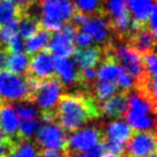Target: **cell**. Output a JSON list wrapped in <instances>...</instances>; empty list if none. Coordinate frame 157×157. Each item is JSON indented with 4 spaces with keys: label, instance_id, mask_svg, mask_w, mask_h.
<instances>
[{
    "label": "cell",
    "instance_id": "cell-1",
    "mask_svg": "<svg viewBox=\"0 0 157 157\" xmlns=\"http://www.w3.org/2000/svg\"><path fill=\"white\" fill-rule=\"evenodd\" d=\"M100 117L99 107L90 92L62 94L55 108V122L67 132H74Z\"/></svg>",
    "mask_w": 157,
    "mask_h": 157
},
{
    "label": "cell",
    "instance_id": "cell-2",
    "mask_svg": "<svg viewBox=\"0 0 157 157\" xmlns=\"http://www.w3.org/2000/svg\"><path fill=\"white\" fill-rule=\"evenodd\" d=\"M156 99L141 88L127 91V108L124 116L128 125L135 131H155Z\"/></svg>",
    "mask_w": 157,
    "mask_h": 157
},
{
    "label": "cell",
    "instance_id": "cell-3",
    "mask_svg": "<svg viewBox=\"0 0 157 157\" xmlns=\"http://www.w3.org/2000/svg\"><path fill=\"white\" fill-rule=\"evenodd\" d=\"M38 82L29 75L22 76L6 69L0 70V100L2 102H30Z\"/></svg>",
    "mask_w": 157,
    "mask_h": 157
},
{
    "label": "cell",
    "instance_id": "cell-4",
    "mask_svg": "<svg viewBox=\"0 0 157 157\" xmlns=\"http://www.w3.org/2000/svg\"><path fill=\"white\" fill-rule=\"evenodd\" d=\"M38 4L40 26L51 32H55L63 24L69 22L76 12L71 0H41Z\"/></svg>",
    "mask_w": 157,
    "mask_h": 157
},
{
    "label": "cell",
    "instance_id": "cell-5",
    "mask_svg": "<svg viewBox=\"0 0 157 157\" xmlns=\"http://www.w3.org/2000/svg\"><path fill=\"white\" fill-rule=\"evenodd\" d=\"M63 92V85L60 79L53 76L39 80L32 93L29 103H33L41 113L55 111L57 102Z\"/></svg>",
    "mask_w": 157,
    "mask_h": 157
},
{
    "label": "cell",
    "instance_id": "cell-6",
    "mask_svg": "<svg viewBox=\"0 0 157 157\" xmlns=\"http://www.w3.org/2000/svg\"><path fill=\"white\" fill-rule=\"evenodd\" d=\"M67 136L66 130L54 122L40 124L39 128L36 132V144L43 149H53V150H67Z\"/></svg>",
    "mask_w": 157,
    "mask_h": 157
},
{
    "label": "cell",
    "instance_id": "cell-7",
    "mask_svg": "<svg viewBox=\"0 0 157 157\" xmlns=\"http://www.w3.org/2000/svg\"><path fill=\"white\" fill-rule=\"evenodd\" d=\"M102 141H103L102 128L96 126H90L85 128L80 127L72 132L68 138L67 150L72 153H85Z\"/></svg>",
    "mask_w": 157,
    "mask_h": 157
},
{
    "label": "cell",
    "instance_id": "cell-8",
    "mask_svg": "<svg viewBox=\"0 0 157 157\" xmlns=\"http://www.w3.org/2000/svg\"><path fill=\"white\" fill-rule=\"evenodd\" d=\"M77 28L72 23H66L51 36L47 45L48 52L57 57L71 56L75 52V35Z\"/></svg>",
    "mask_w": 157,
    "mask_h": 157
},
{
    "label": "cell",
    "instance_id": "cell-9",
    "mask_svg": "<svg viewBox=\"0 0 157 157\" xmlns=\"http://www.w3.org/2000/svg\"><path fill=\"white\" fill-rule=\"evenodd\" d=\"M80 29L91 37L92 41L96 44H102V46L118 37L105 14L91 15Z\"/></svg>",
    "mask_w": 157,
    "mask_h": 157
},
{
    "label": "cell",
    "instance_id": "cell-10",
    "mask_svg": "<svg viewBox=\"0 0 157 157\" xmlns=\"http://www.w3.org/2000/svg\"><path fill=\"white\" fill-rule=\"evenodd\" d=\"M124 157H147L156 153V134L155 131L132 132L127 140Z\"/></svg>",
    "mask_w": 157,
    "mask_h": 157
},
{
    "label": "cell",
    "instance_id": "cell-11",
    "mask_svg": "<svg viewBox=\"0 0 157 157\" xmlns=\"http://www.w3.org/2000/svg\"><path fill=\"white\" fill-rule=\"evenodd\" d=\"M54 57L48 51H40L35 53V55L30 59L28 74L32 78L37 80L47 79L54 76Z\"/></svg>",
    "mask_w": 157,
    "mask_h": 157
},
{
    "label": "cell",
    "instance_id": "cell-12",
    "mask_svg": "<svg viewBox=\"0 0 157 157\" xmlns=\"http://www.w3.org/2000/svg\"><path fill=\"white\" fill-rule=\"evenodd\" d=\"M54 70L63 86L79 85V68L74 59L54 57Z\"/></svg>",
    "mask_w": 157,
    "mask_h": 157
},
{
    "label": "cell",
    "instance_id": "cell-13",
    "mask_svg": "<svg viewBox=\"0 0 157 157\" xmlns=\"http://www.w3.org/2000/svg\"><path fill=\"white\" fill-rule=\"evenodd\" d=\"M125 41L131 45L140 54H146L149 52H154L156 35L149 29L147 24H144L127 36L125 38Z\"/></svg>",
    "mask_w": 157,
    "mask_h": 157
},
{
    "label": "cell",
    "instance_id": "cell-14",
    "mask_svg": "<svg viewBox=\"0 0 157 157\" xmlns=\"http://www.w3.org/2000/svg\"><path fill=\"white\" fill-rule=\"evenodd\" d=\"M127 108V91H122L116 93L108 100L99 105L100 116L105 118L117 119L122 118Z\"/></svg>",
    "mask_w": 157,
    "mask_h": 157
},
{
    "label": "cell",
    "instance_id": "cell-15",
    "mask_svg": "<svg viewBox=\"0 0 157 157\" xmlns=\"http://www.w3.org/2000/svg\"><path fill=\"white\" fill-rule=\"evenodd\" d=\"M74 60L79 69L85 68H94L98 66L105 56L103 46L95 45V46H87V47L75 49Z\"/></svg>",
    "mask_w": 157,
    "mask_h": 157
},
{
    "label": "cell",
    "instance_id": "cell-16",
    "mask_svg": "<svg viewBox=\"0 0 157 157\" xmlns=\"http://www.w3.org/2000/svg\"><path fill=\"white\" fill-rule=\"evenodd\" d=\"M18 118L15 111L14 105H9V102L0 103V130L4 132L10 139H16L18 130Z\"/></svg>",
    "mask_w": 157,
    "mask_h": 157
},
{
    "label": "cell",
    "instance_id": "cell-17",
    "mask_svg": "<svg viewBox=\"0 0 157 157\" xmlns=\"http://www.w3.org/2000/svg\"><path fill=\"white\" fill-rule=\"evenodd\" d=\"M102 132H103V140L115 144H125L127 140L130 139L133 130L127 123L122 122L119 118H117L113 122L108 123Z\"/></svg>",
    "mask_w": 157,
    "mask_h": 157
},
{
    "label": "cell",
    "instance_id": "cell-18",
    "mask_svg": "<svg viewBox=\"0 0 157 157\" xmlns=\"http://www.w3.org/2000/svg\"><path fill=\"white\" fill-rule=\"evenodd\" d=\"M125 4L132 20L140 23H147L155 0H125Z\"/></svg>",
    "mask_w": 157,
    "mask_h": 157
},
{
    "label": "cell",
    "instance_id": "cell-19",
    "mask_svg": "<svg viewBox=\"0 0 157 157\" xmlns=\"http://www.w3.org/2000/svg\"><path fill=\"white\" fill-rule=\"evenodd\" d=\"M51 36H52L51 31L46 30V29L40 26L33 35H31L24 41V49H25L26 54L32 55L35 53L40 52L45 48H47Z\"/></svg>",
    "mask_w": 157,
    "mask_h": 157
},
{
    "label": "cell",
    "instance_id": "cell-20",
    "mask_svg": "<svg viewBox=\"0 0 157 157\" xmlns=\"http://www.w3.org/2000/svg\"><path fill=\"white\" fill-rule=\"evenodd\" d=\"M40 150L41 148L31 139L16 138L8 157H39Z\"/></svg>",
    "mask_w": 157,
    "mask_h": 157
},
{
    "label": "cell",
    "instance_id": "cell-21",
    "mask_svg": "<svg viewBox=\"0 0 157 157\" xmlns=\"http://www.w3.org/2000/svg\"><path fill=\"white\" fill-rule=\"evenodd\" d=\"M118 88L119 87L113 83L96 80L91 86V88L88 90V92H90V95L92 96V99L99 107V105H101L102 102H105V100H108L109 98L115 95L118 92Z\"/></svg>",
    "mask_w": 157,
    "mask_h": 157
},
{
    "label": "cell",
    "instance_id": "cell-22",
    "mask_svg": "<svg viewBox=\"0 0 157 157\" xmlns=\"http://www.w3.org/2000/svg\"><path fill=\"white\" fill-rule=\"evenodd\" d=\"M40 28L39 18L29 10H23L17 20V33L23 39L29 38Z\"/></svg>",
    "mask_w": 157,
    "mask_h": 157
},
{
    "label": "cell",
    "instance_id": "cell-23",
    "mask_svg": "<svg viewBox=\"0 0 157 157\" xmlns=\"http://www.w3.org/2000/svg\"><path fill=\"white\" fill-rule=\"evenodd\" d=\"M30 55L26 53H9L7 57V69L14 74L25 76L29 69Z\"/></svg>",
    "mask_w": 157,
    "mask_h": 157
},
{
    "label": "cell",
    "instance_id": "cell-24",
    "mask_svg": "<svg viewBox=\"0 0 157 157\" xmlns=\"http://www.w3.org/2000/svg\"><path fill=\"white\" fill-rule=\"evenodd\" d=\"M22 10L10 0H0V26L18 20Z\"/></svg>",
    "mask_w": 157,
    "mask_h": 157
},
{
    "label": "cell",
    "instance_id": "cell-25",
    "mask_svg": "<svg viewBox=\"0 0 157 157\" xmlns=\"http://www.w3.org/2000/svg\"><path fill=\"white\" fill-rule=\"evenodd\" d=\"M75 8L77 12L87 15H99L103 13L102 0H74Z\"/></svg>",
    "mask_w": 157,
    "mask_h": 157
},
{
    "label": "cell",
    "instance_id": "cell-26",
    "mask_svg": "<svg viewBox=\"0 0 157 157\" xmlns=\"http://www.w3.org/2000/svg\"><path fill=\"white\" fill-rule=\"evenodd\" d=\"M40 124H41V121L39 117L21 119L18 123L17 136L21 139H31L36 134L37 130L39 128Z\"/></svg>",
    "mask_w": 157,
    "mask_h": 157
},
{
    "label": "cell",
    "instance_id": "cell-27",
    "mask_svg": "<svg viewBox=\"0 0 157 157\" xmlns=\"http://www.w3.org/2000/svg\"><path fill=\"white\" fill-rule=\"evenodd\" d=\"M144 71L147 76H149L150 78H155L156 79V75H157V62H156V55L154 52H149L144 54Z\"/></svg>",
    "mask_w": 157,
    "mask_h": 157
},
{
    "label": "cell",
    "instance_id": "cell-28",
    "mask_svg": "<svg viewBox=\"0 0 157 157\" xmlns=\"http://www.w3.org/2000/svg\"><path fill=\"white\" fill-rule=\"evenodd\" d=\"M15 111L17 113L20 119H29V118H36L39 117V113L38 110L30 105L29 102H24L23 105H15Z\"/></svg>",
    "mask_w": 157,
    "mask_h": 157
},
{
    "label": "cell",
    "instance_id": "cell-29",
    "mask_svg": "<svg viewBox=\"0 0 157 157\" xmlns=\"http://www.w3.org/2000/svg\"><path fill=\"white\" fill-rule=\"evenodd\" d=\"M14 144V139H10L0 130V157H8L9 151Z\"/></svg>",
    "mask_w": 157,
    "mask_h": 157
},
{
    "label": "cell",
    "instance_id": "cell-30",
    "mask_svg": "<svg viewBox=\"0 0 157 157\" xmlns=\"http://www.w3.org/2000/svg\"><path fill=\"white\" fill-rule=\"evenodd\" d=\"M74 44L76 47L78 48H83V47H87L92 44V39L91 37L85 32V31H76V35H75V39H74Z\"/></svg>",
    "mask_w": 157,
    "mask_h": 157
},
{
    "label": "cell",
    "instance_id": "cell-31",
    "mask_svg": "<svg viewBox=\"0 0 157 157\" xmlns=\"http://www.w3.org/2000/svg\"><path fill=\"white\" fill-rule=\"evenodd\" d=\"M67 150H53V149H43L40 150L39 157H67Z\"/></svg>",
    "mask_w": 157,
    "mask_h": 157
},
{
    "label": "cell",
    "instance_id": "cell-32",
    "mask_svg": "<svg viewBox=\"0 0 157 157\" xmlns=\"http://www.w3.org/2000/svg\"><path fill=\"white\" fill-rule=\"evenodd\" d=\"M8 51L5 47L0 46V70L7 69V57H8Z\"/></svg>",
    "mask_w": 157,
    "mask_h": 157
},
{
    "label": "cell",
    "instance_id": "cell-33",
    "mask_svg": "<svg viewBox=\"0 0 157 157\" xmlns=\"http://www.w3.org/2000/svg\"><path fill=\"white\" fill-rule=\"evenodd\" d=\"M10 1L16 5L22 12L23 10H25V9L32 4V0H10Z\"/></svg>",
    "mask_w": 157,
    "mask_h": 157
},
{
    "label": "cell",
    "instance_id": "cell-34",
    "mask_svg": "<svg viewBox=\"0 0 157 157\" xmlns=\"http://www.w3.org/2000/svg\"><path fill=\"white\" fill-rule=\"evenodd\" d=\"M147 157H157V156H156V153H154V154H151V155H149V156H147Z\"/></svg>",
    "mask_w": 157,
    "mask_h": 157
},
{
    "label": "cell",
    "instance_id": "cell-35",
    "mask_svg": "<svg viewBox=\"0 0 157 157\" xmlns=\"http://www.w3.org/2000/svg\"><path fill=\"white\" fill-rule=\"evenodd\" d=\"M38 1H41V0H32V2H38Z\"/></svg>",
    "mask_w": 157,
    "mask_h": 157
},
{
    "label": "cell",
    "instance_id": "cell-36",
    "mask_svg": "<svg viewBox=\"0 0 157 157\" xmlns=\"http://www.w3.org/2000/svg\"><path fill=\"white\" fill-rule=\"evenodd\" d=\"M1 102H2V101H1V100H0V103H1Z\"/></svg>",
    "mask_w": 157,
    "mask_h": 157
}]
</instances>
